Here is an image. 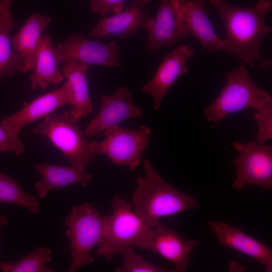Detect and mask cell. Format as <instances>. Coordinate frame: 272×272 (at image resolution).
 <instances>
[{
  "mask_svg": "<svg viewBox=\"0 0 272 272\" xmlns=\"http://www.w3.org/2000/svg\"><path fill=\"white\" fill-rule=\"evenodd\" d=\"M224 24L226 36L221 50L232 54L254 67L260 61L259 49L263 39L271 32L266 16L271 10V0H259L250 7L232 5L225 0H209Z\"/></svg>",
  "mask_w": 272,
  "mask_h": 272,
  "instance_id": "cell-1",
  "label": "cell"
},
{
  "mask_svg": "<svg viewBox=\"0 0 272 272\" xmlns=\"http://www.w3.org/2000/svg\"><path fill=\"white\" fill-rule=\"evenodd\" d=\"M143 167L145 176L136 180L138 186L132 203L135 214L149 227L155 228L162 217L199 208L196 197L181 193L167 183L148 160L144 161Z\"/></svg>",
  "mask_w": 272,
  "mask_h": 272,
  "instance_id": "cell-2",
  "label": "cell"
},
{
  "mask_svg": "<svg viewBox=\"0 0 272 272\" xmlns=\"http://www.w3.org/2000/svg\"><path fill=\"white\" fill-rule=\"evenodd\" d=\"M131 205L116 195L112 200L113 212L105 217L103 236L97 246L98 256L110 260L125 248L149 249L154 230L147 226L132 210Z\"/></svg>",
  "mask_w": 272,
  "mask_h": 272,
  "instance_id": "cell-3",
  "label": "cell"
},
{
  "mask_svg": "<svg viewBox=\"0 0 272 272\" xmlns=\"http://www.w3.org/2000/svg\"><path fill=\"white\" fill-rule=\"evenodd\" d=\"M272 107L268 92L257 87L243 65L229 72L226 85L217 98L205 107L203 114L216 123L227 115L246 108L259 111Z\"/></svg>",
  "mask_w": 272,
  "mask_h": 272,
  "instance_id": "cell-4",
  "label": "cell"
},
{
  "mask_svg": "<svg viewBox=\"0 0 272 272\" xmlns=\"http://www.w3.org/2000/svg\"><path fill=\"white\" fill-rule=\"evenodd\" d=\"M65 235L70 243L71 263L68 271L76 272L94 261L91 251L103 236L105 217L88 203L74 206L65 217Z\"/></svg>",
  "mask_w": 272,
  "mask_h": 272,
  "instance_id": "cell-5",
  "label": "cell"
},
{
  "mask_svg": "<svg viewBox=\"0 0 272 272\" xmlns=\"http://www.w3.org/2000/svg\"><path fill=\"white\" fill-rule=\"evenodd\" d=\"M79 122L70 112L52 113L44 117L32 131L47 138L72 165L85 170L96 157Z\"/></svg>",
  "mask_w": 272,
  "mask_h": 272,
  "instance_id": "cell-6",
  "label": "cell"
},
{
  "mask_svg": "<svg viewBox=\"0 0 272 272\" xmlns=\"http://www.w3.org/2000/svg\"><path fill=\"white\" fill-rule=\"evenodd\" d=\"M104 132V140L90 143L93 152L106 156L114 165L135 170L141 163L144 150L148 146L151 128L142 125L138 129H126L116 125Z\"/></svg>",
  "mask_w": 272,
  "mask_h": 272,
  "instance_id": "cell-7",
  "label": "cell"
},
{
  "mask_svg": "<svg viewBox=\"0 0 272 272\" xmlns=\"http://www.w3.org/2000/svg\"><path fill=\"white\" fill-rule=\"evenodd\" d=\"M233 148L239 155L233 161L236 177L232 183L237 191L246 185L272 189V146L253 141L248 143L235 142Z\"/></svg>",
  "mask_w": 272,
  "mask_h": 272,
  "instance_id": "cell-8",
  "label": "cell"
},
{
  "mask_svg": "<svg viewBox=\"0 0 272 272\" xmlns=\"http://www.w3.org/2000/svg\"><path fill=\"white\" fill-rule=\"evenodd\" d=\"M56 64L69 60L91 65L119 67L121 65V48L114 41L108 43L91 40L83 35L74 33L53 48Z\"/></svg>",
  "mask_w": 272,
  "mask_h": 272,
  "instance_id": "cell-9",
  "label": "cell"
},
{
  "mask_svg": "<svg viewBox=\"0 0 272 272\" xmlns=\"http://www.w3.org/2000/svg\"><path fill=\"white\" fill-rule=\"evenodd\" d=\"M131 96L127 86H119L112 94L103 95L99 110L86 126L85 134L93 137L126 119L142 117L143 111L131 101Z\"/></svg>",
  "mask_w": 272,
  "mask_h": 272,
  "instance_id": "cell-10",
  "label": "cell"
},
{
  "mask_svg": "<svg viewBox=\"0 0 272 272\" xmlns=\"http://www.w3.org/2000/svg\"><path fill=\"white\" fill-rule=\"evenodd\" d=\"M195 52V49L184 44L163 56L155 75L142 88L144 93L152 97L154 109L160 108L167 91L175 81L187 73L186 63Z\"/></svg>",
  "mask_w": 272,
  "mask_h": 272,
  "instance_id": "cell-11",
  "label": "cell"
},
{
  "mask_svg": "<svg viewBox=\"0 0 272 272\" xmlns=\"http://www.w3.org/2000/svg\"><path fill=\"white\" fill-rule=\"evenodd\" d=\"M146 31L148 37L145 47L153 52L174 44L188 34L174 0H160L157 13Z\"/></svg>",
  "mask_w": 272,
  "mask_h": 272,
  "instance_id": "cell-12",
  "label": "cell"
},
{
  "mask_svg": "<svg viewBox=\"0 0 272 272\" xmlns=\"http://www.w3.org/2000/svg\"><path fill=\"white\" fill-rule=\"evenodd\" d=\"M70 100L69 89L65 82L58 89L26 102L18 112L4 117L1 125L14 134L19 135L26 125L52 113Z\"/></svg>",
  "mask_w": 272,
  "mask_h": 272,
  "instance_id": "cell-13",
  "label": "cell"
},
{
  "mask_svg": "<svg viewBox=\"0 0 272 272\" xmlns=\"http://www.w3.org/2000/svg\"><path fill=\"white\" fill-rule=\"evenodd\" d=\"M207 225L219 245L245 254L272 271V250L268 247L223 221H210Z\"/></svg>",
  "mask_w": 272,
  "mask_h": 272,
  "instance_id": "cell-14",
  "label": "cell"
},
{
  "mask_svg": "<svg viewBox=\"0 0 272 272\" xmlns=\"http://www.w3.org/2000/svg\"><path fill=\"white\" fill-rule=\"evenodd\" d=\"M145 5L134 2L128 8L111 16H103L91 30L89 35L98 38L114 36L126 39L139 30L147 31L152 18L148 15Z\"/></svg>",
  "mask_w": 272,
  "mask_h": 272,
  "instance_id": "cell-15",
  "label": "cell"
},
{
  "mask_svg": "<svg viewBox=\"0 0 272 272\" xmlns=\"http://www.w3.org/2000/svg\"><path fill=\"white\" fill-rule=\"evenodd\" d=\"M155 228L149 249L172 263L175 271H185L199 241L184 238L160 223Z\"/></svg>",
  "mask_w": 272,
  "mask_h": 272,
  "instance_id": "cell-16",
  "label": "cell"
},
{
  "mask_svg": "<svg viewBox=\"0 0 272 272\" xmlns=\"http://www.w3.org/2000/svg\"><path fill=\"white\" fill-rule=\"evenodd\" d=\"M188 33L211 53L221 50L223 39L215 32L207 12L205 0H174Z\"/></svg>",
  "mask_w": 272,
  "mask_h": 272,
  "instance_id": "cell-17",
  "label": "cell"
},
{
  "mask_svg": "<svg viewBox=\"0 0 272 272\" xmlns=\"http://www.w3.org/2000/svg\"><path fill=\"white\" fill-rule=\"evenodd\" d=\"M40 176V180L34 184V188L41 198H44L49 191L78 184L86 186L92 180L93 175L84 169L72 165L60 166L39 163L33 166Z\"/></svg>",
  "mask_w": 272,
  "mask_h": 272,
  "instance_id": "cell-18",
  "label": "cell"
},
{
  "mask_svg": "<svg viewBox=\"0 0 272 272\" xmlns=\"http://www.w3.org/2000/svg\"><path fill=\"white\" fill-rule=\"evenodd\" d=\"M51 21L49 17L33 13L11 39V44L16 52L22 59L24 65L23 73L33 72L41 37Z\"/></svg>",
  "mask_w": 272,
  "mask_h": 272,
  "instance_id": "cell-19",
  "label": "cell"
},
{
  "mask_svg": "<svg viewBox=\"0 0 272 272\" xmlns=\"http://www.w3.org/2000/svg\"><path fill=\"white\" fill-rule=\"evenodd\" d=\"M88 68V64L72 60L60 68L69 89L70 112L79 121L93 111L86 77Z\"/></svg>",
  "mask_w": 272,
  "mask_h": 272,
  "instance_id": "cell-20",
  "label": "cell"
},
{
  "mask_svg": "<svg viewBox=\"0 0 272 272\" xmlns=\"http://www.w3.org/2000/svg\"><path fill=\"white\" fill-rule=\"evenodd\" d=\"M12 0H0V84L5 77L23 72L22 58L11 47L10 33L15 27L11 7Z\"/></svg>",
  "mask_w": 272,
  "mask_h": 272,
  "instance_id": "cell-21",
  "label": "cell"
},
{
  "mask_svg": "<svg viewBox=\"0 0 272 272\" xmlns=\"http://www.w3.org/2000/svg\"><path fill=\"white\" fill-rule=\"evenodd\" d=\"M57 65L52 39L49 35L43 34L37 49L34 73L29 76L32 89H45L50 85L61 83L64 78Z\"/></svg>",
  "mask_w": 272,
  "mask_h": 272,
  "instance_id": "cell-22",
  "label": "cell"
},
{
  "mask_svg": "<svg viewBox=\"0 0 272 272\" xmlns=\"http://www.w3.org/2000/svg\"><path fill=\"white\" fill-rule=\"evenodd\" d=\"M0 202L13 204L28 210L33 214H38L40 210L37 197L25 192L15 179L1 171Z\"/></svg>",
  "mask_w": 272,
  "mask_h": 272,
  "instance_id": "cell-23",
  "label": "cell"
},
{
  "mask_svg": "<svg viewBox=\"0 0 272 272\" xmlns=\"http://www.w3.org/2000/svg\"><path fill=\"white\" fill-rule=\"evenodd\" d=\"M52 259V251L48 247H39L16 262H4L2 272H53L54 269L46 265Z\"/></svg>",
  "mask_w": 272,
  "mask_h": 272,
  "instance_id": "cell-24",
  "label": "cell"
},
{
  "mask_svg": "<svg viewBox=\"0 0 272 272\" xmlns=\"http://www.w3.org/2000/svg\"><path fill=\"white\" fill-rule=\"evenodd\" d=\"M122 255L123 264L120 267L116 268V272H170L175 271V269L162 268L148 261L143 257L136 253L131 247H128L123 249Z\"/></svg>",
  "mask_w": 272,
  "mask_h": 272,
  "instance_id": "cell-25",
  "label": "cell"
},
{
  "mask_svg": "<svg viewBox=\"0 0 272 272\" xmlns=\"http://www.w3.org/2000/svg\"><path fill=\"white\" fill-rule=\"evenodd\" d=\"M253 118L256 122L257 131L255 135L257 142L263 144L272 138V107L255 111Z\"/></svg>",
  "mask_w": 272,
  "mask_h": 272,
  "instance_id": "cell-26",
  "label": "cell"
},
{
  "mask_svg": "<svg viewBox=\"0 0 272 272\" xmlns=\"http://www.w3.org/2000/svg\"><path fill=\"white\" fill-rule=\"evenodd\" d=\"M0 152H13L16 156L22 155L25 153L24 145L19 135L14 134L1 124Z\"/></svg>",
  "mask_w": 272,
  "mask_h": 272,
  "instance_id": "cell-27",
  "label": "cell"
},
{
  "mask_svg": "<svg viewBox=\"0 0 272 272\" xmlns=\"http://www.w3.org/2000/svg\"><path fill=\"white\" fill-rule=\"evenodd\" d=\"M127 0H91L90 10L92 13L105 16L110 12L117 13L123 10V4ZM134 2L148 4L151 0H133Z\"/></svg>",
  "mask_w": 272,
  "mask_h": 272,
  "instance_id": "cell-28",
  "label": "cell"
},
{
  "mask_svg": "<svg viewBox=\"0 0 272 272\" xmlns=\"http://www.w3.org/2000/svg\"><path fill=\"white\" fill-rule=\"evenodd\" d=\"M272 59L271 58H264L260 60V63L259 66V68L262 71H266L269 70L271 67L272 65Z\"/></svg>",
  "mask_w": 272,
  "mask_h": 272,
  "instance_id": "cell-29",
  "label": "cell"
},
{
  "mask_svg": "<svg viewBox=\"0 0 272 272\" xmlns=\"http://www.w3.org/2000/svg\"><path fill=\"white\" fill-rule=\"evenodd\" d=\"M8 222V219L5 216L0 215V235L3 227L6 225ZM2 263L0 261V266Z\"/></svg>",
  "mask_w": 272,
  "mask_h": 272,
  "instance_id": "cell-30",
  "label": "cell"
}]
</instances>
